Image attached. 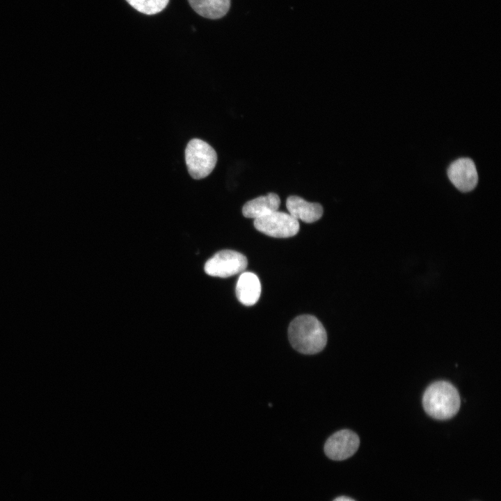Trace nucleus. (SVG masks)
Returning a JSON list of instances; mask_svg holds the SVG:
<instances>
[{
	"mask_svg": "<svg viewBox=\"0 0 501 501\" xmlns=\"http://www.w3.org/2000/svg\"><path fill=\"white\" fill-rule=\"evenodd\" d=\"M422 404L431 418L445 420L454 417L459 410L461 399L456 388L445 381L431 384L424 391Z\"/></svg>",
	"mask_w": 501,
	"mask_h": 501,
	"instance_id": "2",
	"label": "nucleus"
},
{
	"mask_svg": "<svg viewBox=\"0 0 501 501\" xmlns=\"http://www.w3.org/2000/svg\"><path fill=\"white\" fill-rule=\"evenodd\" d=\"M254 226L258 231L276 238L293 237L298 233L300 227L298 220L289 213L278 210L254 219Z\"/></svg>",
	"mask_w": 501,
	"mask_h": 501,
	"instance_id": "5",
	"label": "nucleus"
},
{
	"mask_svg": "<svg viewBox=\"0 0 501 501\" xmlns=\"http://www.w3.org/2000/svg\"><path fill=\"white\" fill-rule=\"evenodd\" d=\"M333 501H354V500L348 497L341 496V497L337 498Z\"/></svg>",
	"mask_w": 501,
	"mask_h": 501,
	"instance_id": "13",
	"label": "nucleus"
},
{
	"mask_svg": "<svg viewBox=\"0 0 501 501\" xmlns=\"http://www.w3.org/2000/svg\"><path fill=\"white\" fill-rule=\"evenodd\" d=\"M137 11L152 15L162 11L168 5L169 0H126Z\"/></svg>",
	"mask_w": 501,
	"mask_h": 501,
	"instance_id": "12",
	"label": "nucleus"
},
{
	"mask_svg": "<svg viewBox=\"0 0 501 501\" xmlns=\"http://www.w3.org/2000/svg\"><path fill=\"white\" fill-rule=\"evenodd\" d=\"M235 292L239 301L243 305H255L261 294V284L258 277L252 272H243L237 282Z\"/></svg>",
	"mask_w": 501,
	"mask_h": 501,
	"instance_id": "9",
	"label": "nucleus"
},
{
	"mask_svg": "<svg viewBox=\"0 0 501 501\" xmlns=\"http://www.w3.org/2000/svg\"><path fill=\"white\" fill-rule=\"evenodd\" d=\"M185 161L190 175L196 180L208 176L217 162L214 149L205 141L193 138L185 149Z\"/></svg>",
	"mask_w": 501,
	"mask_h": 501,
	"instance_id": "3",
	"label": "nucleus"
},
{
	"mask_svg": "<svg viewBox=\"0 0 501 501\" xmlns=\"http://www.w3.org/2000/svg\"><path fill=\"white\" fill-rule=\"evenodd\" d=\"M280 205L279 196L269 193L248 201L242 208V213L246 218L257 219L278 211Z\"/></svg>",
	"mask_w": 501,
	"mask_h": 501,
	"instance_id": "10",
	"label": "nucleus"
},
{
	"mask_svg": "<svg viewBox=\"0 0 501 501\" xmlns=\"http://www.w3.org/2000/svg\"><path fill=\"white\" fill-rule=\"evenodd\" d=\"M191 8L202 17L216 19L228 12L230 0H188Z\"/></svg>",
	"mask_w": 501,
	"mask_h": 501,
	"instance_id": "11",
	"label": "nucleus"
},
{
	"mask_svg": "<svg viewBox=\"0 0 501 501\" xmlns=\"http://www.w3.org/2000/svg\"><path fill=\"white\" fill-rule=\"evenodd\" d=\"M288 337L293 348L304 354L321 351L327 342L324 327L315 317L310 315L298 316L292 321Z\"/></svg>",
	"mask_w": 501,
	"mask_h": 501,
	"instance_id": "1",
	"label": "nucleus"
},
{
	"mask_svg": "<svg viewBox=\"0 0 501 501\" xmlns=\"http://www.w3.org/2000/svg\"><path fill=\"white\" fill-rule=\"evenodd\" d=\"M286 207L292 216L298 221L301 220L308 223L318 221L324 212L323 207L320 204L308 202L296 196H291L287 198Z\"/></svg>",
	"mask_w": 501,
	"mask_h": 501,
	"instance_id": "8",
	"label": "nucleus"
},
{
	"mask_svg": "<svg viewBox=\"0 0 501 501\" xmlns=\"http://www.w3.org/2000/svg\"><path fill=\"white\" fill-rule=\"evenodd\" d=\"M447 176L454 186L464 193L473 190L478 182L475 164L467 157L453 161L447 169Z\"/></svg>",
	"mask_w": 501,
	"mask_h": 501,
	"instance_id": "7",
	"label": "nucleus"
},
{
	"mask_svg": "<svg viewBox=\"0 0 501 501\" xmlns=\"http://www.w3.org/2000/svg\"><path fill=\"white\" fill-rule=\"evenodd\" d=\"M247 264L246 256L241 253L223 250L206 262L205 271L211 276L228 278L244 271Z\"/></svg>",
	"mask_w": 501,
	"mask_h": 501,
	"instance_id": "4",
	"label": "nucleus"
},
{
	"mask_svg": "<svg viewBox=\"0 0 501 501\" xmlns=\"http://www.w3.org/2000/svg\"><path fill=\"white\" fill-rule=\"evenodd\" d=\"M359 445L360 439L355 432L342 429L328 438L324 445V452L329 459L342 461L354 454Z\"/></svg>",
	"mask_w": 501,
	"mask_h": 501,
	"instance_id": "6",
	"label": "nucleus"
}]
</instances>
